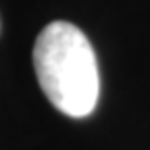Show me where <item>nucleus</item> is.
I'll return each mask as SVG.
<instances>
[{"label":"nucleus","mask_w":150,"mask_h":150,"mask_svg":"<svg viewBox=\"0 0 150 150\" xmlns=\"http://www.w3.org/2000/svg\"><path fill=\"white\" fill-rule=\"evenodd\" d=\"M33 69L46 98L67 117H88L98 104L100 73L88 35L69 21L48 23L33 44Z\"/></svg>","instance_id":"nucleus-1"}]
</instances>
